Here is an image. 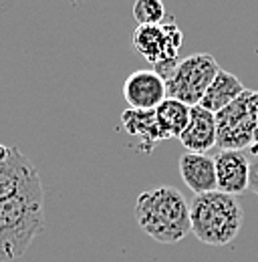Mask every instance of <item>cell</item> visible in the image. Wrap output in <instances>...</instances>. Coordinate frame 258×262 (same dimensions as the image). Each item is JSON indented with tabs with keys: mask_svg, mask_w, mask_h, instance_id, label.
I'll return each mask as SVG.
<instances>
[{
	"mask_svg": "<svg viewBox=\"0 0 258 262\" xmlns=\"http://www.w3.org/2000/svg\"><path fill=\"white\" fill-rule=\"evenodd\" d=\"M34 178H38L36 167L27 156L20 154L18 147H12L10 154L0 160V200L18 192Z\"/></svg>",
	"mask_w": 258,
	"mask_h": 262,
	"instance_id": "11",
	"label": "cell"
},
{
	"mask_svg": "<svg viewBox=\"0 0 258 262\" xmlns=\"http://www.w3.org/2000/svg\"><path fill=\"white\" fill-rule=\"evenodd\" d=\"M121 125L129 135L139 139V149L149 154L160 141L167 139L165 133L161 131L156 111H137V109H127L121 115Z\"/></svg>",
	"mask_w": 258,
	"mask_h": 262,
	"instance_id": "12",
	"label": "cell"
},
{
	"mask_svg": "<svg viewBox=\"0 0 258 262\" xmlns=\"http://www.w3.org/2000/svg\"><path fill=\"white\" fill-rule=\"evenodd\" d=\"M218 71L220 65L210 53H196L178 61V65L163 77L167 97L178 99L188 107L200 105Z\"/></svg>",
	"mask_w": 258,
	"mask_h": 262,
	"instance_id": "5",
	"label": "cell"
},
{
	"mask_svg": "<svg viewBox=\"0 0 258 262\" xmlns=\"http://www.w3.org/2000/svg\"><path fill=\"white\" fill-rule=\"evenodd\" d=\"M250 190L258 196V154L250 162Z\"/></svg>",
	"mask_w": 258,
	"mask_h": 262,
	"instance_id": "16",
	"label": "cell"
},
{
	"mask_svg": "<svg viewBox=\"0 0 258 262\" xmlns=\"http://www.w3.org/2000/svg\"><path fill=\"white\" fill-rule=\"evenodd\" d=\"M182 145L190 154H206L212 149L218 141L216 129V115L204 109L202 105H196L190 109V123L186 131L180 135Z\"/></svg>",
	"mask_w": 258,
	"mask_h": 262,
	"instance_id": "9",
	"label": "cell"
},
{
	"mask_svg": "<svg viewBox=\"0 0 258 262\" xmlns=\"http://www.w3.org/2000/svg\"><path fill=\"white\" fill-rule=\"evenodd\" d=\"M214 164L218 192L236 198L250 188V160L244 151H220Z\"/></svg>",
	"mask_w": 258,
	"mask_h": 262,
	"instance_id": "8",
	"label": "cell"
},
{
	"mask_svg": "<svg viewBox=\"0 0 258 262\" xmlns=\"http://www.w3.org/2000/svg\"><path fill=\"white\" fill-rule=\"evenodd\" d=\"M45 226V192L40 176L18 192L0 200V256L2 262L20 258Z\"/></svg>",
	"mask_w": 258,
	"mask_h": 262,
	"instance_id": "1",
	"label": "cell"
},
{
	"mask_svg": "<svg viewBox=\"0 0 258 262\" xmlns=\"http://www.w3.org/2000/svg\"><path fill=\"white\" fill-rule=\"evenodd\" d=\"M190 109L186 103L178 101V99H163L160 107L156 109V117L160 123L161 131L165 133V137H178L186 131L188 123H190Z\"/></svg>",
	"mask_w": 258,
	"mask_h": 262,
	"instance_id": "14",
	"label": "cell"
},
{
	"mask_svg": "<svg viewBox=\"0 0 258 262\" xmlns=\"http://www.w3.org/2000/svg\"><path fill=\"white\" fill-rule=\"evenodd\" d=\"M135 222L160 244H176L192 232L190 204L178 188L160 186L137 196Z\"/></svg>",
	"mask_w": 258,
	"mask_h": 262,
	"instance_id": "2",
	"label": "cell"
},
{
	"mask_svg": "<svg viewBox=\"0 0 258 262\" xmlns=\"http://www.w3.org/2000/svg\"><path fill=\"white\" fill-rule=\"evenodd\" d=\"M133 18L137 20V27L161 25L165 18V6L161 0H137L133 4Z\"/></svg>",
	"mask_w": 258,
	"mask_h": 262,
	"instance_id": "15",
	"label": "cell"
},
{
	"mask_svg": "<svg viewBox=\"0 0 258 262\" xmlns=\"http://www.w3.org/2000/svg\"><path fill=\"white\" fill-rule=\"evenodd\" d=\"M0 262H2V256H0Z\"/></svg>",
	"mask_w": 258,
	"mask_h": 262,
	"instance_id": "17",
	"label": "cell"
},
{
	"mask_svg": "<svg viewBox=\"0 0 258 262\" xmlns=\"http://www.w3.org/2000/svg\"><path fill=\"white\" fill-rule=\"evenodd\" d=\"M184 42L180 27L171 23H161L154 27H137L133 33V49L152 65L161 79L178 65V55Z\"/></svg>",
	"mask_w": 258,
	"mask_h": 262,
	"instance_id": "6",
	"label": "cell"
},
{
	"mask_svg": "<svg viewBox=\"0 0 258 262\" xmlns=\"http://www.w3.org/2000/svg\"><path fill=\"white\" fill-rule=\"evenodd\" d=\"M123 99L129 109L156 111L163 99H167L165 81L156 71H135L123 83Z\"/></svg>",
	"mask_w": 258,
	"mask_h": 262,
	"instance_id": "7",
	"label": "cell"
},
{
	"mask_svg": "<svg viewBox=\"0 0 258 262\" xmlns=\"http://www.w3.org/2000/svg\"><path fill=\"white\" fill-rule=\"evenodd\" d=\"M216 129L220 151L258 154V93L244 91L234 103L216 113Z\"/></svg>",
	"mask_w": 258,
	"mask_h": 262,
	"instance_id": "4",
	"label": "cell"
},
{
	"mask_svg": "<svg viewBox=\"0 0 258 262\" xmlns=\"http://www.w3.org/2000/svg\"><path fill=\"white\" fill-rule=\"evenodd\" d=\"M192 234L208 246L230 244L242 228L244 212L234 196L222 192H210L193 196L190 202Z\"/></svg>",
	"mask_w": 258,
	"mask_h": 262,
	"instance_id": "3",
	"label": "cell"
},
{
	"mask_svg": "<svg viewBox=\"0 0 258 262\" xmlns=\"http://www.w3.org/2000/svg\"><path fill=\"white\" fill-rule=\"evenodd\" d=\"M244 91H246V89H244L242 81H240L236 75H232V73H228L224 69H220L218 75L214 77V81L210 83L208 91L204 93L200 105H202L204 109H208L210 113L216 115V113H220L222 109H226L230 103H234Z\"/></svg>",
	"mask_w": 258,
	"mask_h": 262,
	"instance_id": "13",
	"label": "cell"
},
{
	"mask_svg": "<svg viewBox=\"0 0 258 262\" xmlns=\"http://www.w3.org/2000/svg\"><path fill=\"white\" fill-rule=\"evenodd\" d=\"M180 176H182L184 184L192 190L196 196L210 194V192L218 190L214 158H210L206 154H190V151H186L180 158Z\"/></svg>",
	"mask_w": 258,
	"mask_h": 262,
	"instance_id": "10",
	"label": "cell"
}]
</instances>
